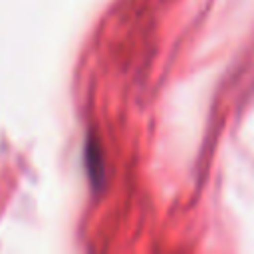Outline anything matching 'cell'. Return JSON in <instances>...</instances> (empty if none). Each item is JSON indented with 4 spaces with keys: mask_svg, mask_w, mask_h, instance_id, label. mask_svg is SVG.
Returning a JSON list of instances; mask_svg holds the SVG:
<instances>
[{
    "mask_svg": "<svg viewBox=\"0 0 254 254\" xmlns=\"http://www.w3.org/2000/svg\"><path fill=\"white\" fill-rule=\"evenodd\" d=\"M85 167H87V175L91 179L93 189H101L103 177H105L103 153H101V147H99L97 139H93V137H89L87 143H85Z\"/></svg>",
    "mask_w": 254,
    "mask_h": 254,
    "instance_id": "cell-1",
    "label": "cell"
}]
</instances>
